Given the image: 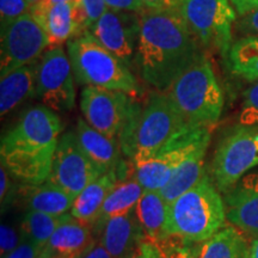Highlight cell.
I'll return each mask as SVG.
<instances>
[{"label": "cell", "mask_w": 258, "mask_h": 258, "mask_svg": "<svg viewBox=\"0 0 258 258\" xmlns=\"http://www.w3.org/2000/svg\"><path fill=\"white\" fill-rule=\"evenodd\" d=\"M203 55L179 11L146 10L140 14L134 71L147 85L167 91Z\"/></svg>", "instance_id": "1"}, {"label": "cell", "mask_w": 258, "mask_h": 258, "mask_svg": "<svg viewBox=\"0 0 258 258\" xmlns=\"http://www.w3.org/2000/svg\"><path fill=\"white\" fill-rule=\"evenodd\" d=\"M43 247L22 237L21 244L4 258H40Z\"/></svg>", "instance_id": "35"}, {"label": "cell", "mask_w": 258, "mask_h": 258, "mask_svg": "<svg viewBox=\"0 0 258 258\" xmlns=\"http://www.w3.org/2000/svg\"><path fill=\"white\" fill-rule=\"evenodd\" d=\"M74 79L70 56L62 47L48 49L36 63L35 98L56 114L72 110L76 103Z\"/></svg>", "instance_id": "10"}, {"label": "cell", "mask_w": 258, "mask_h": 258, "mask_svg": "<svg viewBox=\"0 0 258 258\" xmlns=\"http://www.w3.org/2000/svg\"><path fill=\"white\" fill-rule=\"evenodd\" d=\"M117 183L118 176L116 170L103 173L74 199L70 214L84 224L93 226L106 198Z\"/></svg>", "instance_id": "21"}, {"label": "cell", "mask_w": 258, "mask_h": 258, "mask_svg": "<svg viewBox=\"0 0 258 258\" xmlns=\"http://www.w3.org/2000/svg\"><path fill=\"white\" fill-rule=\"evenodd\" d=\"M17 191L22 205L28 211L47 213L56 217L69 214L76 199L48 180L41 184H22Z\"/></svg>", "instance_id": "20"}, {"label": "cell", "mask_w": 258, "mask_h": 258, "mask_svg": "<svg viewBox=\"0 0 258 258\" xmlns=\"http://www.w3.org/2000/svg\"><path fill=\"white\" fill-rule=\"evenodd\" d=\"M144 192L145 190L135 178L134 173L131 178L127 177L125 179L118 180L117 184L106 198L104 205L92 226L93 234L101 228V226L108 219L134 211L135 206L138 205L139 200L141 199Z\"/></svg>", "instance_id": "25"}, {"label": "cell", "mask_w": 258, "mask_h": 258, "mask_svg": "<svg viewBox=\"0 0 258 258\" xmlns=\"http://www.w3.org/2000/svg\"><path fill=\"white\" fill-rule=\"evenodd\" d=\"M147 10L153 11H178L182 0H143Z\"/></svg>", "instance_id": "39"}, {"label": "cell", "mask_w": 258, "mask_h": 258, "mask_svg": "<svg viewBox=\"0 0 258 258\" xmlns=\"http://www.w3.org/2000/svg\"><path fill=\"white\" fill-rule=\"evenodd\" d=\"M169 250H163V258H196V249L189 246V243L171 245Z\"/></svg>", "instance_id": "38"}, {"label": "cell", "mask_w": 258, "mask_h": 258, "mask_svg": "<svg viewBox=\"0 0 258 258\" xmlns=\"http://www.w3.org/2000/svg\"><path fill=\"white\" fill-rule=\"evenodd\" d=\"M36 63L19 67L0 80V114L4 117L22 103L35 97Z\"/></svg>", "instance_id": "22"}, {"label": "cell", "mask_w": 258, "mask_h": 258, "mask_svg": "<svg viewBox=\"0 0 258 258\" xmlns=\"http://www.w3.org/2000/svg\"><path fill=\"white\" fill-rule=\"evenodd\" d=\"M129 258H163V250L152 240H144Z\"/></svg>", "instance_id": "37"}, {"label": "cell", "mask_w": 258, "mask_h": 258, "mask_svg": "<svg viewBox=\"0 0 258 258\" xmlns=\"http://www.w3.org/2000/svg\"><path fill=\"white\" fill-rule=\"evenodd\" d=\"M30 10L31 4L28 0H0V27H8Z\"/></svg>", "instance_id": "30"}, {"label": "cell", "mask_w": 258, "mask_h": 258, "mask_svg": "<svg viewBox=\"0 0 258 258\" xmlns=\"http://www.w3.org/2000/svg\"><path fill=\"white\" fill-rule=\"evenodd\" d=\"M178 11L199 43L226 59L238 18L230 0H182Z\"/></svg>", "instance_id": "8"}, {"label": "cell", "mask_w": 258, "mask_h": 258, "mask_svg": "<svg viewBox=\"0 0 258 258\" xmlns=\"http://www.w3.org/2000/svg\"><path fill=\"white\" fill-rule=\"evenodd\" d=\"M226 64L232 74L253 83L258 82V36H245L233 42Z\"/></svg>", "instance_id": "27"}, {"label": "cell", "mask_w": 258, "mask_h": 258, "mask_svg": "<svg viewBox=\"0 0 258 258\" xmlns=\"http://www.w3.org/2000/svg\"><path fill=\"white\" fill-rule=\"evenodd\" d=\"M77 258H114L108 251L105 250V247L99 243H97L95 240L90 246L86 249L82 254H79Z\"/></svg>", "instance_id": "41"}, {"label": "cell", "mask_w": 258, "mask_h": 258, "mask_svg": "<svg viewBox=\"0 0 258 258\" xmlns=\"http://www.w3.org/2000/svg\"><path fill=\"white\" fill-rule=\"evenodd\" d=\"M225 202L207 171L188 191L171 202L167 208V238L200 244L213 237L226 225Z\"/></svg>", "instance_id": "3"}, {"label": "cell", "mask_w": 258, "mask_h": 258, "mask_svg": "<svg viewBox=\"0 0 258 258\" xmlns=\"http://www.w3.org/2000/svg\"><path fill=\"white\" fill-rule=\"evenodd\" d=\"M61 132L62 122L55 111L44 105L28 109L15 127L3 135L2 165L21 184L46 182Z\"/></svg>", "instance_id": "2"}, {"label": "cell", "mask_w": 258, "mask_h": 258, "mask_svg": "<svg viewBox=\"0 0 258 258\" xmlns=\"http://www.w3.org/2000/svg\"><path fill=\"white\" fill-rule=\"evenodd\" d=\"M82 6L84 14L86 17V28H90L95 24L103 15L108 11L105 0H77Z\"/></svg>", "instance_id": "32"}, {"label": "cell", "mask_w": 258, "mask_h": 258, "mask_svg": "<svg viewBox=\"0 0 258 258\" xmlns=\"http://www.w3.org/2000/svg\"><path fill=\"white\" fill-rule=\"evenodd\" d=\"M49 48L44 28L30 12L2 29L0 76L5 77L19 67L35 63Z\"/></svg>", "instance_id": "11"}, {"label": "cell", "mask_w": 258, "mask_h": 258, "mask_svg": "<svg viewBox=\"0 0 258 258\" xmlns=\"http://www.w3.org/2000/svg\"><path fill=\"white\" fill-rule=\"evenodd\" d=\"M237 30L245 36H258V10L239 16L235 22Z\"/></svg>", "instance_id": "33"}, {"label": "cell", "mask_w": 258, "mask_h": 258, "mask_svg": "<svg viewBox=\"0 0 258 258\" xmlns=\"http://www.w3.org/2000/svg\"><path fill=\"white\" fill-rule=\"evenodd\" d=\"M91 225L66 214L48 243L40 258H77L95 241Z\"/></svg>", "instance_id": "17"}, {"label": "cell", "mask_w": 258, "mask_h": 258, "mask_svg": "<svg viewBox=\"0 0 258 258\" xmlns=\"http://www.w3.org/2000/svg\"><path fill=\"white\" fill-rule=\"evenodd\" d=\"M231 3L238 16H243L258 10V0H231Z\"/></svg>", "instance_id": "42"}, {"label": "cell", "mask_w": 258, "mask_h": 258, "mask_svg": "<svg viewBox=\"0 0 258 258\" xmlns=\"http://www.w3.org/2000/svg\"><path fill=\"white\" fill-rule=\"evenodd\" d=\"M88 31L103 47L134 71L140 35V14L109 9Z\"/></svg>", "instance_id": "14"}, {"label": "cell", "mask_w": 258, "mask_h": 258, "mask_svg": "<svg viewBox=\"0 0 258 258\" xmlns=\"http://www.w3.org/2000/svg\"><path fill=\"white\" fill-rule=\"evenodd\" d=\"M76 134L80 147L102 173L117 169L122 151L116 139L96 131L84 118L77 121Z\"/></svg>", "instance_id": "19"}, {"label": "cell", "mask_w": 258, "mask_h": 258, "mask_svg": "<svg viewBox=\"0 0 258 258\" xmlns=\"http://www.w3.org/2000/svg\"><path fill=\"white\" fill-rule=\"evenodd\" d=\"M258 166V125L237 124L222 135L214 151L211 176L224 194Z\"/></svg>", "instance_id": "7"}, {"label": "cell", "mask_w": 258, "mask_h": 258, "mask_svg": "<svg viewBox=\"0 0 258 258\" xmlns=\"http://www.w3.org/2000/svg\"><path fill=\"white\" fill-rule=\"evenodd\" d=\"M186 124L189 123L167 93H152L139 120L133 165L156 156Z\"/></svg>", "instance_id": "9"}, {"label": "cell", "mask_w": 258, "mask_h": 258, "mask_svg": "<svg viewBox=\"0 0 258 258\" xmlns=\"http://www.w3.org/2000/svg\"><path fill=\"white\" fill-rule=\"evenodd\" d=\"M38 22L49 38L48 49L62 47L63 43L88 30L85 14L77 0L54 6Z\"/></svg>", "instance_id": "18"}, {"label": "cell", "mask_w": 258, "mask_h": 258, "mask_svg": "<svg viewBox=\"0 0 258 258\" xmlns=\"http://www.w3.org/2000/svg\"><path fill=\"white\" fill-rule=\"evenodd\" d=\"M239 123L258 125V82L251 83L243 92Z\"/></svg>", "instance_id": "29"}, {"label": "cell", "mask_w": 258, "mask_h": 258, "mask_svg": "<svg viewBox=\"0 0 258 258\" xmlns=\"http://www.w3.org/2000/svg\"><path fill=\"white\" fill-rule=\"evenodd\" d=\"M67 54L77 83L121 91L131 97L141 93L133 71L104 48L86 30L67 42Z\"/></svg>", "instance_id": "4"}, {"label": "cell", "mask_w": 258, "mask_h": 258, "mask_svg": "<svg viewBox=\"0 0 258 258\" xmlns=\"http://www.w3.org/2000/svg\"><path fill=\"white\" fill-rule=\"evenodd\" d=\"M95 235L114 258H129L147 239L135 211L108 219Z\"/></svg>", "instance_id": "16"}, {"label": "cell", "mask_w": 258, "mask_h": 258, "mask_svg": "<svg viewBox=\"0 0 258 258\" xmlns=\"http://www.w3.org/2000/svg\"><path fill=\"white\" fill-rule=\"evenodd\" d=\"M208 148H201L186 158L175 170L167 184L160 190L161 198L167 205L191 189L205 175V157Z\"/></svg>", "instance_id": "26"}, {"label": "cell", "mask_w": 258, "mask_h": 258, "mask_svg": "<svg viewBox=\"0 0 258 258\" xmlns=\"http://www.w3.org/2000/svg\"><path fill=\"white\" fill-rule=\"evenodd\" d=\"M251 258H258V237L251 240Z\"/></svg>", "instance_id": "43"}, {"label": "cell", "mask_w": 258, "mask_h": 258, "mask_svg": "<svg viewBox=\"0 0 258 258\" xmlns=\"http://www.w3.org/2000/svg\"><path fill=\"white\" fill-rule=\"evenodd\" d=\"M102 175L98 167L80 147L76 131L61 134L53 157L48 182L54 183L77 198L90 183Z\"/></svg>", "instance_id": "12"}, {"label": "cell", "mask_w": 258, "mask_h": 258, "mask_svg": "<svg viewBox=\"0 0 258 258\" xmlns=\"http://www.w3.org/2000/svg\"><path fill=\"white\" fill-rule=\"evenodd\" d=\"M167 95L189 124L214 128L220 120L224 92L206 55L172 83Z\"/></svg>", "instance_id": "5"}, {"label": "cell", "mask_w": 258, "mask_h": 258, "mask_svg": "<svg viewBox=\"0 0 258 258\" xmlns=\"http://www.w3.org/2000/svg\"><path fill=\"white\" fill-rule=\"evenodd\" d=\"M133 98L127 93L97 86H85L80 97L84 120L106 137H120Z\"/></svg>", "instance_id": "13"}, {"label": "cell", "mask_w": 258, "mask_h": 258, "mask_svg": "<svg viewBox=\"0 0 258 258\" xmlns=\"http://www.w3.org/2000/svg\"><path fill=\"white\" fill-rule=\"evenodd\" d=\"M167 208L159 191H145L134 211L148 240L160 244L169 239L166 234Z\"/></svg>", "instance_id": "24"}, {"label": "cell", "mask_w": 258, "mask_h": 258, "mask_svg": "<svg viewBox=\"0 0 258 258\" xmlns=\"http://www.w3.org/2000/svg\"><path fill=\"white\" fill-rule=\"evenodd\" d=\"M226 220L250 237H258V172L246 173L222 194Z\"/></svg>", "instance_id": "15"}, {"label": "cell", "mask_w": 258, "mask_h": 258, "mask_svg": "<svg viewBox=\"0 0 258 258\" xmlns=\"http://www.w3.org/2000/svg\"><path fill=\"white\" fill-rule=\"evenodd\" d=\"M64 215L56 217L47 213L28 211L21 224L22 237L43 247L62 222Z\"/></svg>", "instance_id": "28"}, {"label": "cell", "mask_w": 258, "mask_h": 258, "mask_svg": "<svg viewBox=\"0 0 258 258\" xmlns=\"http://www.w3.org/2000/svg\"><path fill=\"white\" fill-rule=\"evenodd\" d=\"M196 258H251V241L240 230L227 224L199 244Z\"/></svg>", "instance_id": "23"}, {"label": "cell", "mask_w": 258, "mask_h": 258, "mask_svg": "<svg viewBox=\"0 0 258 258\" xmlns=\"http://www.w3.org/2000/svg\"><path fill=\"white\" fill-rule=\"evenodd\" d=\"M11 177L9 171L2 165L0 167V201H2L3 212L8 207L9 203L12 202L11 199L15 196V185Z\"/></svg>", "instance_id": "34"}, {"label": "cell", "mask_w": 258, "mask_h": 258, "mask_svg": "<svg viewBox=\"0 0 258 258\" xmlns=\"http://www.w3.org/2000/svg\"><path fill=\"white\" fill-rule=\"evenodd\" d=\"M213 127L186 124L156 156L134 165V176L145 191H160L186 158L208 148Z\"/></svg>", "instance_id": "6"}, {"label": "cell", "mask_w": 258, "mask_h": 258, "mask_svg": "<svg viewBox=\"0 0 258 258\" xmlns=\"http://www.w3.org/2000/svg\"><path fill=\"white\" fill-rule=\"evenodd\" d=\"M22 233H19L15 230V227L10 226L9 224L3 222L0 227V254L2 258L8 256L10 252H12L16 247L21 244Z\"/></svg>", "instance_id": "31"}, {"label": "cell", "mask_w": 258, "mask_h": 258, "mask_svg": "<svg viewBox=\"0 0 258 258\" xmlns=\"http://www.w3.org/2000/svg\"><path fill=\"white\" fill-rule=\"evenodd\" d=\"M66 2H72V0H40L37 4L31 6L30 14L34 16L37 21H40V19L43 17V16L46 15L51 8H54V6L59 4H62V3H66Z\"/></svg>", "instance_id": "40"}, {"label": "cell", "mask_w": 258, "mask_h": 258, "mask_svg": "<svg viewBox=\"0 0 258 258\" xmlns=\"http://www.w3.org/2000/svg\"><path fill=\"white\" fill-rule=\"evenodd\" d=\"M28 2H29V3H30V4H31V6H32V5L37 4V3H38V2H40V0H28Z\"/></svg>", "instance_id": "44"}, {"label": "cell", "mask_w": 258, "mask_h": 258, "mask_svg": "<svg viewBox=\"0 0 258 258\" xmlns=\"http://www.w3.org/2000/svg\"><path fill=\"white\" fill-rule=\"evenodd\" d=\"M108 9L115 11H127L143 14L147 10L143 0H105Z\"/></svg>", "instance_id": "36"}]
</instances>
